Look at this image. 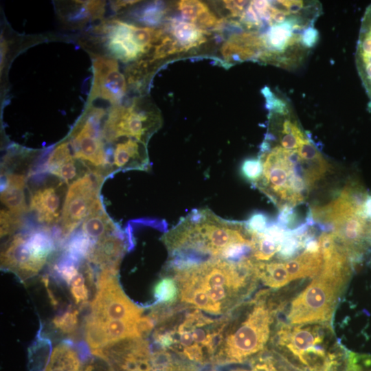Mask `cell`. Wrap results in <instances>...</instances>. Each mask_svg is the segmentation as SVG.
Segmentation results:
<instances>
[{
  "mask_svg": "<svg viewBox=\"0 0 371 371\" xmlns=\"http://www.w3.org/2000/svg\"><path fill=\"white\" fill-rule=\"evenodd\" d=\"M251 240L245 222L224 220L209 209L192 211L163 237L170 261L181 265L223 259L232 246Z\"/></svg>",
  "mask_w": 371,
  "mask_h": 371,
  "instance_id": "obj_1",
  "label": "cell"
},
{
  "mask_svg": "<svg viewBox=\"0 0 371 371\" xmlns=\"http://www.w3.org/2000/svg\"><path fill=\"white\" fill-rule=\"evenodd\" d=\"M219 342L212 363L250 361L267 349L276 319L269 289L260 291L223 317Z\"/></svg>",
  "mask_w": 371,
  "mask_h": 371,
  "instance_id": "obj_2",
  "label": "cell"
},
{
  "mask_svg": "<svg viewBox=\"0 0 371 371\" xmlns=\"http://www.w3.org/2000/svg\"><path fill=\"white\" fill-rule=\"evenodd\" d=\"M322 257L324 262L319 273L279 308L276 315V322L332 323L354 267L348 254L338 243L331 252Z\"/></svg>",
  "mask_w": 371,
  "mask_h": 371,
  "instance_id": "obj_3",
  "label": "cell"
},
{
  "mask_svg": "<svg viewBox=\"0 0 371 371\" xmlns=\"http://www.w3.org/2000/svg\"><path fill=\"white\" fill-rule=\"evenodd\" d=\"M271 350L299 371H343L348 349L335 337L330 322L289 324L276 322Z\"/></svg>",
  "mask_w": 371,
  "mask_h": 371,
  "instance_id": "obj_4",
  "label": "cell"
},
{
  "mask_svg": "<svg viewBox=\"0 0 371 371\" xmlns=\"http://www.w3.org/2000/svg\"><path fill=\"white\" fill-rule=\"evenodd\" d=\"M258 158L262 173L254 184L279 208L302 204L309 191L297 148L286 149L265 139Z\"/></svg>",
  "mask_w": 371,
  "mask_h": 371,
  "instance_id": "obj_5",
  "label": "cell"
},
{
  "mask_svg": "<svg viewBox=\"0 0 371 371\" xmlns=\"http://www.w3.org/2000/svg\"><path fill=\"white\" fill-rule=\"evenodd\" d=\"M55 240L47 227L12 236L1 253V267L25 281L36 275L55 250Z\"/></svg>",
  "mask_w": 371,
  "mask_h": 371,
  "instance_id": "obj_6",
  "label": "cell"
},
{
  "mask_svg": "<svg viewBox=\"0 0 371 371\" xmlns=\"http://www.w3.org/2000/svg\"><path fill=\"white\" fill-rule=\"evenodd\" d=\"M102 109L92 108L72 131L69 143L74 157L91 172L104 177L113 172L111 163L104 150L100 120Z\"/></svg>",
  "mask_w": 371,
  "mask_h": 371,
  "instance_id": "obj_7",
  "label": "cell"
},
{
  "mask_svg": "<svg viewBox=\"0 0 371 371\" xmlns=\"http://www.w3.org/2000/svg\"><path fill=\"white\" fill-rule=\"evenodd\" d=\"M104 179V176L89 171L69 186L58 236L60 242L69 237L87 216L102 204L99 192Z\"/></svg>",
  "mask_w": 371,
  "mask_h": 371,
  "instance_id": "obj_8",
  "label": "cell"
},
{
  "mask_svg": "<svg viewBox=\"0 0 371 371\" xmlns=\"http://www.w3.org/2000/svg\"><path fill=\"white\" fill-rule=\"evenodd\" d=\"M117 271L100 270L97 276L96 293L91 303V315L101 320H136L144 308L125 295L117 280Z\"/></svg>",
  "mask_w": 371,
  "mask_h": 371,
  "instance_id": "obj_9",
  "label": "cell"
},
{
  "mask_svg": "<svg viewBox=\"0 0 371 371\" xmlns=\"http://www.w3.org/2000/svg\"><path fill=\"white\" fill-rule=\"evenodd\" d=\"M159 124L157 115L139 111L135 105L128 107L117 106L109 111L102 133L107 142H115L124 136L145 144Z\"/></svg>",
  "mask_w": 371,
  "mask_h": 371,
  "instance_id": "obj_10",
  "label": "cell"
},
{
  "mask_svg": "<svg viewBox=\"0 0 371 371\" xmlns=\"http://www.w3.org/2000/svg\"><path fill=\"white\" fill-rule=\"evenodd\" d=\"M65 184L58 178L51 179L30 190L29 210L45 227L60 222L67 193Z\"/></svg>",
  "mask_w": 371,
  "mask_h": 371,
  "instance_id": "obj_11",
  "label": "cell"
},
{
  "mask_svg": "<svg viewBox=\"0 0 371 371\" xmlns=\"http://www.w3.org/2000/svg\"><path fill=\"white\" fill-rule=\"evenodd\" d=\"M42 169L68 186L89 171L74 157L69 142L60 143L52 151Z\"/></svg>",
  "mask_w": 371,
  "mask_h": 371,
  "instance_id": "obj_12",
  "label": "cell"
},
{
  "mask_svg": "<svg viewBox=\"0 0 371 371\" xmlns=\"http://www.w3.org/2000/svg\"><path fill=\"white\" fill-rule=\"evenodd\" d=\"M126 248L124 236L118 231L95 242L87 260L98 267L100 270L118 271Z\"/></svg>",
  "mask_w": 371,
  "mask_h": 371,
  "instance_id": "obj_13",
  "label": "cell"
},
{
  "mask_svg": "<svg viewBox=\"0 0 371 371\" xmlns=\"http://www.w3.org/2000/svg\"><path fill=\"white\" fill-rule=\"evenodd\" d=\"M358 74L369 98L371 109V4L363 16L355 54Z\"/></svg>",
  "mask_w": 371,
  "mask_h": 371,
  "instance_id": "obj_14",
  "label": "cell"
},
{
  "mask_svg": "<svg viewBox=\"0 0 371 371\" xmlns=\"http://www.w3.org/2000/svg\"><path fill=\"white\" fill-rule=\"evenodd\" d=\"M2 176L1 201L10 212L22 217L29 210L25 195L27 174L23 172H3Z\"/></svg>",
  "mask_w": 371,
  "mask_h": 371,
  "instance_id": "obj_15",
  "label": "cell"
},
{
  "mask_svg": "<svg viewBox=\"0 0 371 371\" xmlns=\"http://www.w3.org/2000/svg\"><path fill=\"white\" fill-rule=\"evenodd\" d=\"M139 143L134 139L128 138L116 144L113 152V172L132 169L147 170L149 168L148 156Z\"/></svg>",
  "mask_w": 371,
  "mask_h": 371,
  "instance_id": "obj_16",
  "label": "cell"
},
{
  "mask_svg": "<svg viewBox=\"0 0 371 371\" xmlns=\"http://www.w3.org/2000/svg\"><path fill=\"white\" fill-rule=\"evenodd\" d=\"M177 8L183 19L206 31L220 30L225 22L223 19H218L205 3L200 1L182 0L178 2Z\"/></svg>",
  "mask_w": 371,
  "mask_h": 371,
  "instance_id": "obj_17",
  "label": "cell"
},
{
  "mask_svg": "<svg viewBox=\"0 0 371 371\" xmlns=\"http://www.w3.org/2000/svg\"><path fill=\"white\" fill-rule=\"evenodd\" d=\"M126 90L125 78L117 68L102 75L94 76L91 96L100 97L117 104L121 101Z\"/></svg>",
  "mask_w": 371,
  "mask_h": 371,
  "instance_id": "obj_18",
  "label": "cell"
},
{
  "mask_svg": "<svg viewBox=\"0 0 371 371\" xmlns=\"http://www.w3.org/2000/svg\"><path fill=\"white\" fill-rule=\"evenodd\" d=\"M291 281L313 278L322 270L323 257L320 251H303L296 257L283 261Z\"/></svg>",
  "mask_w": 371,
  "mask_h": 371,
  "instance_id": "obj_19",
  "label": "cell"
},
{
  "mask_svg": "<svg viewBox=\"0 0 371 371\" xmlns=\"http://www.w3.org/2000/svg\"><path fill=\"white\" fill-rule=\"evenodd\" d=\"M169 32L182 52L200 46L207 41L210 33L194 23L174 19L169 23Z\"/></svg>",
  "mask_w": 371,
  "mask_h": 371,
  "instance_id": "obj_20",
  "label": "cell"
},
{
  "mask_svg": "<svg viewBox=\"0 0 371 371\" xmlns=\"http://www.w3.org/2000/svg\"><path fill=\"white\" fill-rule=\"evenodd\" d=\"M119 229L104 211L102 204L95 208L83 221L80 232L93 244Z\"/></svg>",
  "mask_w": 371,
  "mask_h": 371,
  "instance_id": "obj_21",
  "label": "cell"
},
{
  "mask_svg": "<svg viewBox=\"0 0 371 371\" xmlns=\"http://www.w3.org/2000/svg\"><path fill=\"white\" fill-rule=\"evenodd\" d=\"M254 267L258 280L270 289H281L291 282L283 261H256Z\"/></svg>",
  "mask_w": 371,
  "mask_h": 371,
  "instance_id": "obj_22",
  "label": "cell"
},
{
  "mask_svg": "<svg viewBox=\"0 0 371 371\" xmlns=\"http://www.w3.org/2000/svg\"><path fill=\"white\" fill-rule=\"evenodd\" d=\"M80 357L69 341L54 348L44 371H79Z\"/></svg>",
  "mask_w": 371,
  "mask_h": 371,
  "instance_id": "obj_23",
  "label": "cell"
},
{
  "mask_svg": "<svg viewBox=\"0 0 371 371\" xmlns=\"http://www.w3.org/2000/svg\"><path fill=\"white\" fill-rule=\"evenodd\" d=\"M167 13V8L162 1H155L148 3L134 14V18L144 25L155 26L160 24Z\"/></svg>",
  "mask_w": 371,
  "mask_h": 371,
  "instance_id": "obj_24",
  "label": "cell"
},
{
  "mask_svg": "<svg viewBox=\"0 0 371 371\" xmlns=\"http://www.w3.org/2000/svg\"><path fill=\"white\" fill-rule=\"evenodd\" d=\"M155 304L168 306L179 297V288L175 280L170 276L163 277L153 287Z\"/></svg>",
  "mask_w": 371,
  "mask_h": 371,
  "instance_id": "obj_25",
  "label": "cell"
},
{
  "mask_svg": "<svg viewBox=\"0 0 371 371\" xmlns=\"http://www.w3.org/2000/svg\"><path fill=\"white\" fill-rule=\"evenodd\" d=\"M78 315L77 309L69 308L53 319V325L64 333H72L78 327Z\"/></svg>",
  "mask_w": 371,
  "mask_h": 371,
  "instance_id": "obj_26",
  "label": "cell"
},
{
  "mask_svg": "<svg viewBox=\"0 0 371 371\" xmlns=\"http://www.w3.org/2000/svg\"><path fill=\"white\" fill-rule=\"evenodd\" d=\"M180 52L182 51L175 39L171 36L164 34L155 46L151 61L153 62Z\"/></svg>",
  "mask_w": 371,
  "mask_h": 371,
  "instance_id": "obj_27",
  "label": "cell"
},
{
  "mask_svg": "<svg viewBox=\"0 0 371 371\" xmlns=\"http://www.w3.org/2000/svg\"><path fill=\"white\" fill-rule=\"evenodd\" d=\"M1 237L12 235L23 226L22 217L17 216L6 209L1 210Z\"/></svg>",
  "mask_w": 371,
  "mask_h": 371,
  "instance_id": "obj_28",
  "label": "cell"
},
{
  "mask_svg": "<svg viewBox=\"0 0 371 371\" xmlns=\"http://www.w3.org/2000/svg\"><path fill=\"white\" fill-rule=\"evenodd\" d=\"M240 170L243 177L254 185L262 175V162L258 157L247 159L242 164Z\"/></svg>",
  "mask_w": 371,
  "mask_h": 371,
  "instance_id": "obj_29",
  "label": "cell"
},
{
  "mask_svg": "<svg viewBox=\"0 0 371 371\" xmlns=\"http://www.w3.org/2000/svg\"><path fill=\"white\" fill-rule=\"evenodd\" d=\"M250 232L262 233L271 224L269 217L262 212L254 213L250 218L245 222Z\"/></svg>",
  "mask_w": 371,
  "mask_h": 371,
  "instance_id": "obj_30",
  "label": "cell"
},
{
  "mask_svg": "<svg viewBox=\"0 0 371 371\" xmlns=\"http://www.w3.org/2000/svg\"><path fill=\"white\" fill-rule=\"evenodd\" d=\"M85 8L92 19H101L105 11V1H87L84 3Z\"/></svg>",
  "mask_w": 371,
  "mask_h": 371,
  "instance_id": "obj_31",
  "label": "cell"
},
{
  "mask_svg": "<svg viewBox=\"0 0 371 371\" xmlns=\"http://www.w3.org/2000/svg\"><path fill=\"white\" fill-rule=\"evenodd\" d=\"M225 8L231 19L238 17L244 11L248 1H223Z\"/></svg>",
  "mask_w": 371,
  "mask_h": 371,
  "instance_id": "obj_32",
  "label": "cell"
},
{
  "mask_svg": "<svg viewBox=\"0 0 371 371\" xmlns=\"http://www.w3.org/2000/svg\"><path fill=\"white\" fill-rule=\"evenodd\" d=\"M70 291L76 304L87 302L89 298V290L86 284L70 286Z\"/></svg>",
  "mask_w": 371,
  "mask_h": 371,
  "instance_id": "obj_33",
  "label": "cell"
},
{
  "mask_svg": "<svg viewBox=\"0 0 371 371\" xmlns=\"http://www.w3.org/2000/svg\"><path fill=\"white\" fill-rule=\"evenodd\" d=\"M139 1H114L111 2V7L115 11L133 5Z\"/></svg>",
  "mask_w": 371,
  "mask_h": 371,
  "instance_id": "obj_34",
  "label": "cell"
},
{
  "mask_svg": "<svg viewBox=\"0 0 371 371\" xmlns=\"http://www.w3.org/2000/svg\"><path fill=\"white\" fill-rule=\"evenodd\" d=\"M8 51V45L6 41L2 38H1V71H2L4 65V60L5 58V54Z\"/></svg>",
  "mask_w": 371,
  "mask_h": 371,
  "instance_id": "obj_35",
  "label": "cell"
},
{
  "mask_svg": "<svg viewBox=\"0 0 371 371\" xmlns=\"http://www.w3.org/2000/svg\"><path fill=\"white\" fill-rule=\"evenodd\" d=\"M94 366L92 363H89L81 368L79 371H93Z\"/></svg>",
  "mask_w": 371,
  "mask_h": 371,
  "instance_id": "obj_36",
  "label": "cell"
},
{
  "mask_svg": "<svg viewBox=\"0 0 371 371\" xmlns=\"http://www.w3.org/2000/svg\"><path fill=\"white\" fill-rule=\"evenodd\" d=\"M210 371H216V370H210Z\"/></svg>",
  "mask_w": 371,
  "mask_h": 371,
  "instance_id": "obj_37",
  "label": "cell"
}]
</instances>
